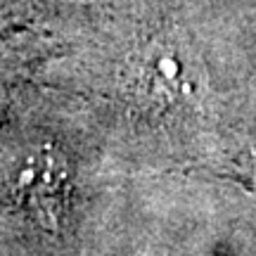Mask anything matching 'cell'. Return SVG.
I'll return each mask as SVG.
<instances>
[{
	"label": "cell",
	"instance_id": "1",
	"mask_svg": "<svg viewBox=\"0 0 256 256\" xmlns=\"http://www.w3.org/2000/svg\"><path fill=\"white\" fill-rule=\"evenodd\" d=\"M130 86L145 104L171 107L185 100L190 92V76L185 60L168 43H152L138 57L130 76Z\"/></svg>",
	"mask_w": 256,
	"mask_h": 256
},
{
	"label": "cell",
	"instance_id": "2",
	"mask_svg": "<svg viewBox=\"0 0 256 256\" xmlns=\"http://www.w3.org/2000/svg\"><path fill=\"white\" fill-rule=\"evenodd\" d=\"M31 168L24 171L22 178V190L31 202L28 206H34L38 223L46 230H55L60 220V211L64 204V192H66V180L69 171L55 152H43Z\"/></svg>",
	"mask_w": 256,
	"mask_h": 256
}]
</instances>
